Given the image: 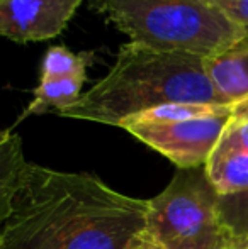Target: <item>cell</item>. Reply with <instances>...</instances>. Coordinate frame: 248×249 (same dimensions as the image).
<instances>
[{
    "instance_id": "obj_1",
    "label": "cell",
    "mask_w": 248,
    "mask_h": 249,
    "mask_svg": "<svg viewBox=\"0 0 248 249\" xmlns=\"http://www.w3.org/2000/svg\"><path fill=\"white\" fill-rule=\"evenodd\" d=\"M146 219L148 200L119 194L95 175L26 163L0 249H124Z\"/></svg>"
},
{
    "instance_id": "obj_2",
    "label": "cell",
    "mask_w": 248,
    "mask_h": 249,
    "mask_svg": "<svg viewBox=\"0 0 248 249\" xmlns=\"http://www.w3.org/2000/svg\"><path fill=\"white\" fill-rule=\"evenodd\" d=\"M167 104L228 105L209 82L202 56L129 41L109 73L60 115L119 127L126 119Z\"/></svg>"
},
{
    "instance_id": "obj_3",
    "label": "cell",
    "mask_w": 248,
    "mask_h": 249,
    "mask_svg": "<svg viewBox=\"0 0 248 249\" xmlns=\"http://www.w3.org/2000/svg\"><path fill=\"white\" fill-rule=\"evenodd\" d=\"M92 5L131 43L158 51L208 58L248 36L206 0H92Z\"/></svg>"
},
{
    "instance_id": "obj_4",
    "label": "cell",
    "mask_w": 248,
    "mask_h": 249,
    "mask_svg": "<svg viewBox=\"0 0 248 249\" xmlns=\"http://www.w3.org/2000/svg\"><path fill=\"white\" fill-rule=\"evenodd\" d=\"M146 229L167 249H216L221 244L228 231L206 166L179 170L162 194L148 200Z\"/></svg>"
},
{
    "instance_id": "obj_5",
    "label": "cell",
    "mask_w": 248,
    "mask_h": 249,
    "mask_svg": "<svg viewBox=\"0 0 248 249\" xmlns=\"http://www.w3.org/2000/svg\"><path fill=\"white\" fill-rule=\"evenodd\" d=\"M229 117L231 114L173 122L124 121L119 127L169 158L179 170H191L206 166Z\"/></svg>"
},
{
    "instance_id": "obj_6",
    "label": "cell",
    "mask_w": 248,
    "mask_h": 249,
    "mask_svg": "<svg viewBox=\"0 0 248 249\" xmlns=\"http://www.w3.org/2000/svg\"><path fill=\"white\" fill-rule=\"evenodd\" d=\"M83 0H0V36L16 43L57 37Z\"/></svg>"
},
{
    "instance_id": "obj_7",
    "label": "cell",
    "mask_w": 248,
    "mask_h": 249,
    "mask_svg": "<svg viewBox=\"0 0 248 249\" xmlns=\"http://www.w3.org/2000/svg\"><path fill=\"white\" fill-rule=\"evenodd\" d=\"M211 85L223 102L235 107L248 99V36L204 58Z\"/></svg>"
},
{
    "instance_id": "obj_8",
    "label": "cell",
    "mask_w": 248,
    "mask_h": 249,
    "mask_svg": "<svg viewBox=\"0 0 248 249\" xmlns=\"http://www.w3.org/2000/svg\"><path fill=\"white\" fill-rule=\"evenodd\" d=\"M206 173L219 197L248 190V151L218 144L206 163Z\"/></svg>"
},
{
    "instance_id": "obj_9",
    "label": "cell",
    "mask_w": 248,
    "mask_h": 249,
    "mask_svg": "<svg viewBox=\"0 0 248 249\" xmlns=\"http://www.w3.org/2000/svg\"><path fill=\"white\" fill-rule=\"evenodd\" d=\"M87 76L55 80V82H39L33 90V100L19 115L16 124L22 122L31 115H43L46 112L57 110L58 114L73 105L82 95V87Z\"/></svg>"
},
{
    "instance_id": "obj_10",
    "label": "cell",
    "mask_w": 248,
    "mask_h": 249,
    "mask_svg": "<svg viewBox=\"0 0 248 249\" xmlns=\"http://www.w3.org/2000/svg\"><path fill=\"white\" fill-rule=\"evenodd\" d=\"M26 163L20 138L5 131V138L0 144V227L10 213L12 198L19 183V173Z\"/></svg>"
},
{
    "instance_id": "obj_11",
    "label": "cell",
    "mask_w": 248,
    "mask_h": 249,
    "mask_svg": "<svg viewBox=\"0 0 248 249\" xmlns=\"http://www.w3.org/2000/svg\"><path fill=\"white\" fill-rule=\"evenodd\" d=\"M92 53H80L75 54L65 46H51L46 51L41 63L39 82H55V80L73 78V76H87L85 70Z\"/></svg>"
},
{
    "instance_id": "obj_12",
    "label": "cell",
    "mask_w": 248,
    "mask_h": 249,
    "mask_svg": "<svg viewBox=\"0 0 248 249\" xmlns=\"http://www.w3.org/2000/svg\"><path fill=\"white\" fill-rule=\"evenodd\" d=\"M233 114V105H216V104H167L146 110L126 121H143V122H173L189 121V119L212 117V115H229ZM123 124V122H121Z\"/></svg>"
},
{
    "instance_id": "obj_13",
    "label": "cell",
    "mask_w": 248,
    "mask_h": 249,
    "mask_svg": "<svg viewBox=\"0 0 248 249\" xmlns=\"http://www.w3.org/2000/svg\"><path fill=\"white\" fill-rule=\"evenodd\" d=\"M219 213L228 234H248V190L228 197H219Z\"/></svg>"
},
{
    "instance_id": "obj_14",
    "label": "cell",
    "mask_w": 248,
    "mask_h": 249,
    "mask_svg": "<svg viewBox=\"0 0 248 249\" xmlns=\"http://www.w3.org/2000/svg\"><path fill=\"white\" fill-rule=\"evenodd\" d=\"M218 144L248 151V114L231 115Z\"/></svg>"
},
{
    "instance_id": "obj_15",
    "label": "cell",
    "mask_w": 248,
    "mask_h": 249,
    "mask_svg": "<svg viewBox=\"0 0 248 249\" xmlns=\"http://www.w3.org/2000/svg\"><path fill=\"white\" fill-rule=\"evenodd\" d=\"M229 22L248 31V0H206Z\"/></svg>"
},
{
    "instance_id": "obj_16",
    "label": "cell",
    "mask_w": 248,
    "mask_h": 249,
    "mask_svg": "<svg viewBox=\"0 0 248 249\" xmlns=\"http://www.w3.org/2000/svg\"><path fill=\"white\" fill-rule=\"evenodd\" d=\"M124 249H167V248L153 236V232H150L145 227V229L139 231L138 234H134L129 239V243L126 244Z\"/></svg>"
},
{
    "instance_id": "obj_17",
    "label": "cell",
    "mask_w": 248,
    "mask_h": 249,
    "mask_svg": "<svg viewBox=\"0 0 248 249\" xmlns=\"http://www.w3.org/2000/svg\"><path fill=\"white\" fill-rule=\"evenodd\" d=\"M229 241L236 249H248V234H243V236H231L229 234Z\"/></svg>"
},
{
    "instance_id": "obj_18",
    "label": "cell",
    "mask_w": 248,
    "mask_h": 249,
    "mask_svg": "<svg viewBox=\"0 0 248 249\" xmlns=\"http://www.w3.org/2000/svg\"><path fill=\"white\" fill-rule=\"evenodd\" d=\"M247 114H248V99L240 102V104H236L235 107H233L231 115H247Z\"/></svg>"
},
{
    "instance_id": "obj_19",
    "label": "cell",
    "mask_w": 248,
    "mask_h": 249,
    "mask_svg": "<svg viewBox=\"0 0 248 249\" xmlns=\"http://www.w3.org/2000/svg\"><path fill=\"white\" fill-rule=\"evenodd\" d=\"M216 249H236L235 246L231 244V241H229V234H226V237L221 241V244H219Z\"/></svg>"
},
{
    "instance_id": "obj_20",
    "label": "cell",
    "mask_w": 248,
    "mask_h": 249,
    "mask_svg": "<svg viewBox=\"0 0 248 249\" xmlns=\"http://www.w3.org/2000/svg\"><path fill=\"white\" fill-rule=\"evenodd\" d=\"M3 138H5V132H2V134H0V144L3 142Z\"/></svg>"
},
{
    "instance_id": "obj_21",
    "label": "cell",
    "mask_w": 248,
    "mask_h": 249,
    "mask_svg": "<svg viewBox=\"0 0 248 249\" xmlns=\"http://www.w3.org/2000/svg\"><path fill=\"white\" fill-rule=\"evenodd\" d=\"M90 2H92V0H90Z\"/></svg>"
}]
</instances>
